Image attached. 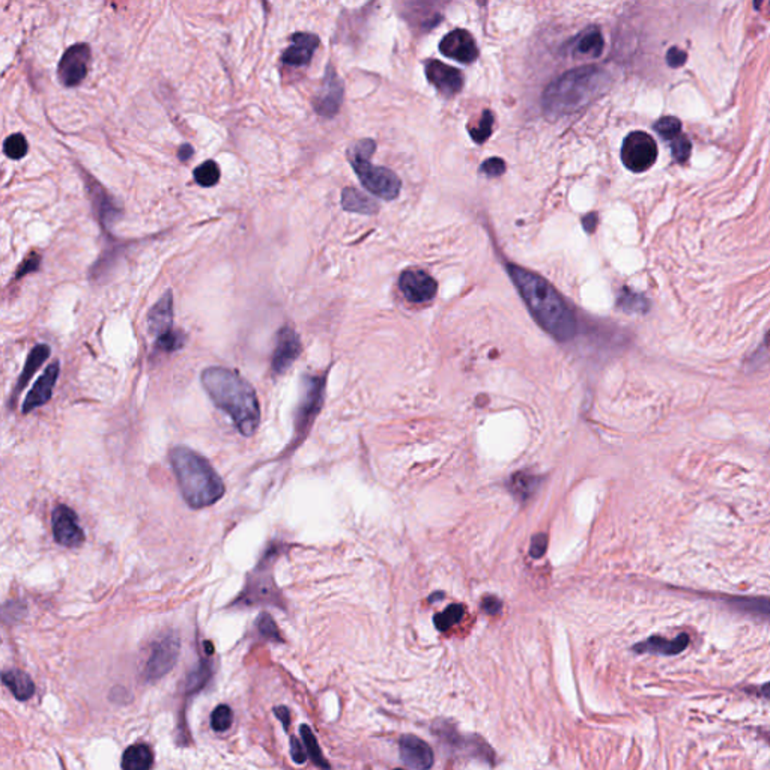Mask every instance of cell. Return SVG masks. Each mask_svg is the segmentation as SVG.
<instances>
[{"label":"cell","mask_w":770,"mask_h":770,"mask_svg":"<svg viewBox=\"0 0 770 770\" xmlns=\"http://www.w3.org/2000/svg\"><path fill=\"white\" fill-rule=\"evenodd\" d=\"M507 271L537 324L554 339L570 340L576 334V319L552 285L515 263H507Z\"/></svg>","instance_id":"obj_1"},{"label":"cell","mask_w":770,"mask_h":770,"mask_svg":"<svg viewBox=\"0 0 770 770\" xmlns=\"http://www.w3.org/2000/svg\"><path fill=\"white\" fill-rule=\"evenodd\" d=\"M200 381L209 399L230 417L238 432L253 436L261 423V405L253 385L240 373L220 366L203 370Z\"/></svg>","instance_id":"obj_2"},{"label":"cell","mask_w":770,"mask_h":770,"mask_svg":"<svg viewBox=\"0 0 770 770\" xmlns=\"http://www.w3.org/2000/svg\"><path fill=\"white\" fill-rule=\"evenodd\" d=\"M169 459L181 494L191 509H205L221 500L226 488L205 456L190 447L176 445L170 450Z\"/></svg>","instance_id":"obj_3"},{"label":"cell","mask_w":770,"mask_h":770,"mask_svg":"<svg viewBox=\"0 0 770 770\" xmlns=\"http://www.w3.org/2000/svg\"><path fill=\"white\" fill-rule=\"evenodd\" d=\"M608 83L606 71L593 65L568 71L544 89L543 109L555 117L581 110L606 91Z\"/></svg>","instance_id":"obj_4"},{"label":"cell","mask_w":770,"mask_h":770,"mask_svg":"<svg viewBox=\"0 0 770 770\" xmlns=\"http://www.w3.org/2000/svg\"><path fill=\"white\" fill-rule=\"evenodd\" d=\"M377 145L370 138H365L352 145L348 149V159L354 172L360 178L361 184L365 185L373 195L393 200L400 192V179L391 170L385 167L373 166L370 163V157L375 152Z\"/></svg>","instance_id":"obj_5"},{"label":"cell","mask_w":770,"mask_h":770,"mask_svg":"<svg viewBox=\"0 0 770 770\" xmlns=\"http://www.w3.org/2000/svg\"><path fill=\"white\" fill-rule=\"evenodd\" d=\"M325 382H327L325 375L304 377L301 398H299L298 408L295 411V420H294L295 435H294V443L291 445V450H294L296 445H299L304 441V438L307 436L310 427H312L316 415L319 414L320 408H322Z\"/></svg>","instance_id":"obj_6"},{"label":"cell","mask_w":770,"mask_h":770,"mask_svg":"<svg viewBox=\"0 0 770 770\" xmlns=\"http://www.w3.org/2000/svg\"><path fill=\"white\" fill-rule=\"evenodd\" d=\"M271 552L273 551H268L266 555H263L262 561L259 563L258 568L253 570L252 578L249 580L247 585H245V590L240 594V597L237 599V602L235 603H240L244 606L258 605V603L279 605L280 593L279 590H277L273 580V573L270 570V563L271 560H274L271 559Z\"/></svg>","instance_id":"obj_7"},{"label":"cell","mask_w":770,"mask_h":770,"mask_svg":"<svg viewBox=\"0 0 770 770\" xmlns=\"http://www.w3.org/2000/svg\"><path fill=\"white\" fill-rule=\"evenodd\" d=\"M181 641L175 632H167L159 637L151 647V653L145 664L143 676L146 680L154 681L164 677L172 670L179 658Z\"/></svg>","instance_id":"obj_8"},{"label":"cell","mask_w":770,"mask_h":770,"mask_svg":"<svg viewBox=\"0 0 770 770\" xmlns=\"http://www.w3.org/2000/svg\"><path fill=\"white\" fill-rule=\"evenodd\" d=\"M658 145L655 138L644 131L630 133L622 146L623 164L635 174L646 172L656 163Z\"/></svg>","instance_id":"obj_9"},{"label":"cell","mask_w":770,"mask_h":770,"mask_svg":"<svg viewBox=\"0 0 770 770\" xmlns=\"http://www.w3.org/2000/svg\"><path fill=\"white\" fill-rule=\"evenodd\" d=\"M91 63V47L88 44H74L63 53L59 67L58 76L60 83L67 88L79 86L86 79Z\"/></svg>","instance_id":"obj_10"},{"label":"cell","mask_w":770,"mask_h":770,"mask_svg":"<svg viewBox=\"0 0 770 770\" xmlns=\"http://www.w3.org/2000/svg\"><path fill=\"white\" fill-rule=\"evenodd\" d=\"M51 530L56 543L65 548H79L86 539L84 531L79 526L77 513L65 504H60L53 510Z\"/></svg>","instance_id":"obj_11"},{"label":"cell","mask_w":770,"mask_h":770,"mask_svg":"<svg viewBox=\"0 0 770 770\" xmlns=\"http://www.w3.org/2000/svg\"><path fill=\"white\" fill-rule=\"evenodd\" d=\"M341 101H344V83H341L336 70L329 63L325 71L322 88L313 100L315 112L319 116L333 117L340 110Z\"/></svg>","instance_id":"obj_12"},{"label":"cell","mask_w":770,"mask_h":770,"mask_svg":"<svg viewBox=\"0 0 770 770\" xmlns=\"http://www.w3.org/2000/svg\"><path fill=\"white\" fill-rule=\"evenodd\" d=\"M301 354V340L292 327L280 328L277 334V344L273 352L271 367L275 375H283Z\"/></svg>","instance_id":"obj_13"},{"label":"cell","mask_w":770,"mask_h":770,"mask_svg":"<svg viewBox=\"0 0 770 770\" xmlns=\"http://www.w3.org/2000/svg\"><path fill=\"white\" fill-rule=\"evenodd\" d=\"M400 291L411 303H426L436 294L438 285L432 277L422 270H406L399 280Z\"/></svg>","instance_id":"obj_14"},{"label":"cell","mask_w":770,"mask_h":770,"mask_svg":"<svg viewBox=\"0 0 770 770\" xmlns=\"http://www.w3.org/2000/svg\"><path fill=\"white\" fill-rule=\"evenodd\" d=\"M440 51L445 58L455 59L461 63H471L478 56L476 41L468 30L455 29L440 42Z\"/></svg>","instance_id":"obj_15"},{"label":"cell","mask_w":770,"mask_h":770,"mask_svg":"<svg viewBox=\"0 0 770 770\" xmlns=\"http://www.w3.org/2000/svg\"><path fill=\"white\" fill-rule=\"evenodd\" d=\"M399 751L402 762L412 770H429L433 766V751L420 737L405 734L400 737Z\"/></svg>","instance_id":"obj_16"},{"label":"cell","mask_w":770,"mask_h":770,"mask_svg":"<svg viewBox=\"0 0 770 770\" xmlns=\"http://www.w3.org/2000/svg\"><path fill=\"white\" fill-rule=\"evenodd\" d=\"M426 77L444 96H453L461 92L464 84L462 74L456 68L433 59L426 62Z\"/></svg>","instance_id":"obj_17"},{"label":"cell","mask_w":770,"mask_h":770,"mask_svg":"<svg viewBox=\"0 0 770 770\" xmlns=\"http://www.w3.org/2000/svg\"><path fill=\"white\" fill-rule=\"evenodd\" d=\"M59 370H60L59 361H53L51 365L46 369V372L39 377V379L35 382L29 394L26 396L21 412L29 414L34 410L39 408V406L46 405L51 399L53 389H55L58 377H59Z\"/></svg>","instance_id":"obj_18"},{"label":"cell","mask_w":770,"mask_h":770,"mask_svg":"<svg viewBox=\"0 0 770 770\" xmlns=\"http://www.w3.org/2000/svg\"><path fill=\"white\" fill-rule=\"evenodd\" d=\"M148 331L157 339L174 329V294L166 291L146 316Z\"/></svg>","instance_id":"obj_19"},{"label":"cell","mask_w":770,"mask_h":770,"mask_svg":"<svg viewBox=\"0 0 770 770\" xmlns=\"http://www.w3.org/2000/svg\"><path fill=\"white\" fill-rule=\"evenodd\" d=\"M318 47L319 38L316 35L298 32L291 37V44L283 51L282 62L289 67L308 65Z\"/></svg>","instance_id":"obj_20"},{"label":"cell","mask_w":770,"mask_h":770,"mask_svg":"<svg viewBox=\"0 0 770 770\" xmlns=\"http://www.w3.org/2000/svg\"><path fill=\"white\" fill-rule=\"evenodd\" d=\"M689 637L680 634L677 638L667 639L662 637H650L634 647L637 653H655V655H679L688 647Z\"/></svg>","instance_id":"obj_21"},{"label":"cell","mask_w":770,"mask_h":770,"mask_svg":"<svg viewBox=\"0 0 770 770\" xmlns=\"http://www.w3.org/2000/svg\"><path fill=\"white\" fill-rule=\"evenodd\" d=\"M603 51V37L599 27L592 26L581 32L570 44V55L575 58H599Z\"/></svg>","instance_id":"obj_22"},{"label":"cell","mask_w":770,"mask_h":770,"mask_svg":"<svg viewBox=\"0 0 770 770\" xmlns=\"http://www.w3.org/2000/svg\"><path fill=\"white\" fill-rule=\"evenodd\" d=\"M50 357V346L48 345H44V344H39L37 346H34V349H32L29 352V355L26 358V363H25V367H23V372L20 373L18 377V381H17V385L14 389V393L15 396H18L21 391H23V389L26 387V385L29 384V381L32 379V377L35 375L37 370L44 365L46 360Z\"/></svg>","instance_id":"obj_23"},{"label":"cell","mask_w":770,"mask_h":770,"mask_svg":"<svg viewBox=\"0 0 770 770\" xmlns=\"http://www.w3.org/2000/svg\"><path fill=\"white\" fill-rule=\"evenodd\" d=\"M4 683L8 689L14 693V697L20 701H26L34 697L35 684L26 672L20 670H8L2 676Z\"/></svg>","instance_id":"obj_24"},{"label":"cell","mask_w":770,"mask_h":770,"mask_svg":"<svg viewBox=\"0 0 770 770\" xmlns=\"http://www.w3.org/2000/svg\"><path fill=\"white\" fill-rule=\"evenodd\" d=\"M154 763L152 750L148 745L138 743L128 748L122 757V770H151Z\"/></svg>","instance_id":"obj_25"},{"label":"cell","mask_w":770,"mask_h":770,"mask_svg":"<svg viewBox=\"0 0 770 770\" xmlns=\"http://www.w3.org/2000/svg\"><path fill=\"white\" fill-rule=\"evenodd\" d=\"M341 207L349 212L366 214V216L378 212L377 202H373L370 197L352 187L345 188L344 192H341Z\"/></svg>","instance_id":"obj_26"},{"label":"cell","mask_w":770,"mask_h":770,"mask_svg":"<svg viewBox=\"0 0 770 770\" xmlns=\"http://www.w3.org/2000/svg\"><path fill=\"white\" fill-rule=\"evenodd\" d=\"M730 603L748 614L770 618V599L767 597H733Z\"/></svg>","instance_id":"obj_27"},{"label":"cell","mask_w":770,"mask_h":770,"mask_svg":"<svg viewBox=\"0 0 770 770\" xmlns=\"http://www.w3.org/2000/svg\"><path fill=\"white\" fill-rule=\"evenodd\" d=\"M539 478L527 473H518L510 478V492L519 500H527L539 486Z\"/></svg>","instance_id":"obj_28"},{"label":"cell","mask_w":770,"mask_h":770,"mask_svg":"<svg viewBox=\"0 0 770 770\" xmlns=\"http://www.w3.org/2000/svg\"><path fill=\"white\" fill-rule=\"evenodd\" d=\"M617 304L620 308L629 313H646L648 310L647 299L643 295L629 291L627 287H625L622 294L618 295Z\"/></svg>","instance_id":"obj_29"},{"label":"cell","mask_w":770,"mask_h":770,"mask_svg":"<svg viewBox=\"0 0 770 770\" xmlns=\"http://www.w3.org/2000/svg\"><path fill=\"white\" fill-rule=\"evenodd\" d=\"M211 664L208 660H200V664L192 670L188 677L185 680V691L187 693H195L197 691H200L205 684L208 683V680L211 679Z\"/></svg>","instance_id":"obj_30"},{"label":"cell","mask_w":770,"mask_h":770,"mask_svg":"<svg viewBox=\"0 0 770 770\" xmlns=\"http://www.w3.org/2000/svg\"><path fill=\"white\" fill-rule=\"evenodd\" d=\"M299 733H301L303 742H304V746H306L308 757L312 758V760L315 762V764H318L319 767H322L324 770H329V764L327 763V760L324 758V754H322V751H320L319 743L316 740L315 734L312 733V730H310V726L308 725H301Z\"/></svg>","instance_id":"obj_31"},{"label":"cell","mask_w":770,"mask_h":770,"mask_svg":"<svg viewBox=\"0 0 770 770\" xmlns=\"http://www.w3.org/2000/svg\"><path fill=\"white\" fill-rule=\"evenodd\" d=\"M220 167L216 162H212V159H208V162L199 164L196 169H195V179L196 183L202 187H214L218 184L220 181Z\"/></svg>","instance_id":"obj_32"},{"label":"cell","mask_w":770,"mask_h":770,"mask_svg":"<svg viewBox=\"0 0 770 770\" xmlns=\"http://www.w3.org/2000/svg\"><path fill=\"white\" fill-rule=\"evenodd\" d=\"M464 614H465V609L462 605H450L447 609H444L443 613L435 615L433 623L440 632H445V630H448L452 626L461 622Z\"/></svg>","instance_id":"obj_33"},{"label":"cell","mask_w":770,"mask_h":770,"mask_svg":"<svg viewBox=\"0 0 770 770\" xmlns=\"http://www.w3.org/2000/svg\"><path fill=\"white\" fill-rule=\"evenodd\" d=\"M104 192L105 191L96 192V191L92 190V196H93L95 209H96V212H98L100 220L104 224H109L113 218H116L115 216H117L119 211H117V208L113 205V203H110V196L104 195Z\"/></svg>","instance_id":"obj_34"},{"label":"cell","mask_w":770,"mask_h":770,"mask_svg":"<svg viewBox=\"0 0 770 770\" xmlns=\"http://www.w3.org/2000/svg\"><path fill=\"white\" fill-rule=\"evenodd\" d=\"M184 344H185V334L183 333V331L172 329L170 333L157 339L155 349L158 352H166V354H172V352L183 348Z\"/></svg>","instance_id":"obj_35"},{"label":"cell","mask_w":770,"mask_h":770,"mask_svg":"<svg viewBox=\"0 0 770 770\" xmlns=\"http://www.w3.org/2000/svg\"><path fill=\"white\" fill-rule=\"evenodd\" d=\"M27 151H29V145H27L26 137L20 133L9 136L4 143V152L11 159H21L23 157H26Z\"/></svg>","instance_id":"obj_36"},{"label":"cell","mask_w":770,"mask_h":770,"mask_svg":"<svg viewBox=\"0 0 770 770\" xmlns=\"http://www.w3.org/2000/svg\"><path fill=\"white\" fill-rule=\"evenodd\" d=\"M233 722V712L226 704H220L211 714V726L214 731L224 733L230 729Z\"/></svg>","instance_id":"obj_37"},{"label":"cell","mask_w":770,"mask_h":770,"mask_svg":"<svg viewBox=\"0 0 770 770\" xmlns=\"http://www.w3.org/2000/svg\"><path fill=\"white\" fill-rule=\"evenodd\" d=\"M655 130L665 141L672 142L674 138H677L681 134V122L674 116H665L655 124Z\"/></svg>","instance_id":"obj_38"},{"label":"cell","mask_w":770,"mask_h":770,"mask_svg":"<svg viewBox=\"0 0 770 770\" xmlns=\"http://www.w3.org/2000/svg\"><path fill=\"white\" fill-rule=\"evenodd\" d=\"M492 126H494V113H492L490 110H485L480 117L478 124L474 128H469V133H471L473 141H476L477 143H483L490 136Z\"/></svg>","instance_id":"obj_39"},{"label":"cell","mask_w":770,"mask_h":770,"mask_svg":"<svg viewBox=\"0 0 770 770\" xmlns=\"http://www.w3.org/2000/svg\"><path fill=\"white\" fill-rule=\"evenodd\" d=\"M256 626H258V630L259 634L265 638V639H270V641H274V643H282V637H280V632H279V627H277L275 622L273 620V617L270 614H261L259 618H258V623H256Z\"/></svg>","instance_id":"obj_40"},{"label":"cell","mask_w":770,"mask_h":770,"mask_svg":"<svg viewBox=\"0 0 770 770\" xmlns=\"http://www.w3.org/2000/svg\"><path fill=\"white\" fill-rule=\"evenodd\" d=\"M671 151H672L674 159H676L677 163H684L689 158L692 151L691 141L684 134H680L677 138H674V141L671 142Z\"/></svg>","instance_id":"obj_41"},{"label":"cell","mask_w":770,"mask_h":770,"mask_svg":"<svg viewBox=\"0 0 770 770\" xmlns=\"http://www.w3.org/2000/svg\"><path fill=\"white\" fill-rule=\"evenodd\" d=\"M480 172L490 176V178H497V176H500V175H502L506 172V163L502 162V159L498 158V157L489 158V159H486L483 164H481Z\"/></svg>","instance_id":"obj_42"},{"label":"cell","mask_w":770,"mask_h":770,"mask_svg":"<svg viewBox=\"0 0 770 770\" xmlns=\"http://www.w3.org/2000/svg\"><path fill=\"white\" fill-rule=\"evenodd\" d=\"M39 265H41V256L38 253H32L29 254L27 258L20 263L18 270H17V274H15V279H21V277H25L30 273H35L39 270Z\"/></svg>","instance_id":"obj_43"},{"label":"cell","mask_w":770,"mask_h":770,"mask_svg":"<svg viewBox=\"0 0 770 770\" xmlns=\"http://www.w3.org/2000/svg\"><path fill=\"white\" fill-rule=\"evenodd\" d=\"M686 59H688L686 51L680 50L679 47H671L667 53V62L671 68H679L684 65V63H686Z\"/></svg>","instance_id":"obj_44"},{"label":"cell","mask_w":770,"mask_h":770,"mask_svg":"<svg viewBox=\"0 0 770 770\" xmlns=\"http://www.w3.org/2000/svg\"><path fill=\"white\" fill-rule=\"evenodd\" d=\"M547 548H548V537L544 536V534H537L536 537H533V542H531V549H530L531 557L540 559L542 555L547 552Z\"/></svg>","instance_id":"obj_45"},{"label":"cell","mask_w":770,"mask_h":770,"mask_svg":"<svg viewBox=\"0 0 770 770\" xmlns=\"http://www.w3.org/2000/svg\"><path fill=\"white\" fill-rule=\"evenodd\" d=\"M291 755L294 758V762L298 763V764L306 763L307 755H308L306 746L301 745V742H299L298 739H295V737H292V739H291Z\"/></svg>","instance_id":"obj_46"},{"label":"cell","mask_w":770,"mask_h":770,"mask_svg":"<svg viewBox=\"0 0 770 770\" xmlns=\"http://www.w3.org/2000/svg\"><path fill=\"white\" fill-rule=\"evenodd\" d=\"M481 606H483L485 613H488L489 615H495L501 611V601L494 596H488L483 599V603H481Z\"/></svg>","instance_id":"obj_47"},{"label":"cell","mask_w":770,"mask_h":770,"mask_svg":"<svg viewBox=\"0 0 770 770\" xmlns=\"http://www.w3.org/2000/svg\"><path fill=\"white\" fill-rule=\"evenodd\" d=\"M582 226L588 233H593L596 226H597V214L593 212V214H588V216H585L582 218Z\"/></svg>","instance_id":"obj_48"},{"label":"cell","mask_w":770,"mask_h":770,"mask_svg":"<svg viewBox=\"0 0 770 770\" xmlns=\"http://www.w3.org/2000/svg\"><path fill=\"white\" fill-rule=\"evenodd\" d=\"M192 152H195V149H192L188 143H185V145H183V146L179 148L178 158L181 159V162H188L190 157L192 155Z\"/></svg>","instance_id":"obj_49"},{"label":"cell","mask_w":770,"mask_h":770,"mask_svg":"<svg viewBox=\"0 0 770 770\" xmlns=\"http://www.w3.org/2000/svg\"><path fill=\"white\" fill-rule=\"evenodd\" d=\"M275 716H277V718H280V721L283 722V726L287 730L289 721H291V718H289V710L282 705V707H277V709H275Z\"/></svg>","instance_id":"obj_50"},{"label":"cell","mask_w":770,"mask_h":770,"mask_svg":"<svg viewBox=\"0 0 770 770\" xmlns=\"http://www.w3.org/2000/svg\"><path fill=\"white\" fill-rule=\"evenodd\" d=\"M762 695H764L766 698L770 700V684H766V686L762 689Z\"/></svg>","instance_id":"obj_51"},{"label":"cell","mask_w":770,"mask_h":770,"mask_svg":"<svg viewBox=\"0 0 770 770\" xmlns=\"http://www.w3.org/2000/svg\"><path fill=\"white\" fill-rule=\"evenodd\" d=\"M396 770H402V769H396Z\"/></svg>","instance_id":"obj_52"}]
</instances>
